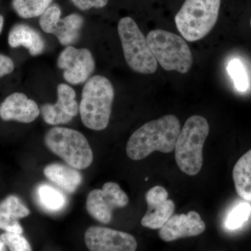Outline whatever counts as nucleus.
Segmentation results:
<instances>
[{"label": "nucleus", "mask_w": 251, "mask_h": 251, "mask_svg": "<svg viewBox=\"0 0 251 251\" xmlns=\"http://www.w3.org/2000/svg\"><path fill=\"white\" fill-rule=\"evenodd\" d=\"M14 63L8 56L0 54V78L9 75L14 70Z\"/></svg>", "instance_id": "29"}, {"label": "nucleus", "mask_w": 251, "mask_h": 251, "mask_svg": "<svg viewBox=\"0 0 251 251\" xmlns=\"http://www.w3.org/2000/svg\"><path fill=\"white\" fill-rule=\"evenodd\" d=\"M0 212L17 220L27 217L30 214L27 206L15 196H8L0 202Z\"/></svg>", "instance_id": "21"}, {"label": "nucleus", "mask_w": 251, "mask_h": 251, "mask_svg": "<svg viewBox=\"0 0 251 251\" xmlns=\"http://www.w3.org/2000/svg\"><path fill=\"white\" fill-rule=\"evenodd\" d=\"M147 41L157 62L164 70L182 74L189 72L193 55L181 36L163 29H154L149 33Z\"/></svg>", "instance_id": "6"}, {"label": "nucleus", "mask_w": 251, "mask_h": 251, "mask_svg": "<svg viewBox=\"0 0 251 251\" xmlns=\"http://www.w3.org/2000/svg\"><path fill=\"white\" fill-rule=\"evenodd\" d=\"M53 0H12L13 8L20 17L27 19L41 16Z\"/></svg>", "instance_id": "19"}, {"label": "nucleus", "mask_w": 251, "mask_h": 251, "mask_svg": "<svg viewBox=\"0 0 251 251\" xmlns=\"http://www.w3.org/2000/svg\"><path fill=\"white\" fill-rule=\"evenodd\" d=\"M1 239L10 251H32L29 243L21 234L5 232Z\"/></svg>", "instance_id": "26"}, {"label": "nucleus", "mask_w": 251, "mask_h": 251, "mask_svg": "<svg viewBox=\"0 0 251 251\" xmlns=\"http://www.w3.org/2000/svg\"><path fill=\"white\" fill-rule=\"evenodd\" d=\"M39 205L49 212H59L67 205V200L62 191L47 184H42L36 189Z\"/></svg>", "instance_id": "18"}, {"label": "nucleus", "mask_w": 251, "mask_h": 251, "mask_svg": "<svg viewBox=\"0 0 251 251\" xmlns=\"http://www.w3.org/2000/svg\"><path fill=\"white\" fill-rule=\"evenodd\" d=\"M180 130L179 120L173 115L147 122L130 135L126 145L127 156L140 161L155 151L171 153L175 150Z\"/></svg>", "instance_id": "1"}, {"label": "nucleus", "mask_w": 251, "mask_h": 251, "mask_svg": "<svg viewBox=\"0 0 251 251\" xmlns=\"http://www.w3.org/2000/svg\"><path fill=\"white\" fill-rule=\"evenodd\" d=\"M74 4L82 11L92 8H103L108 4V0H72Z\"/></svg>", "instance_id": "28"}, {"label": "nucleus", "mask_w": 251, "mask_h": 251, "mask_svg": "<svg viewBox=\"0 0 251 251\" xmlns=\"http://www.w3.org/2000/svg\"><path fill=\"white\" fill-rule=\"evenodd\" d=\"M84 24V18L77 14H72L60 18L54 26L52 34L55 36L63 46L75 44L80 37Z\"/></svg>", "instance_id": "17"}, {"label": "nucleus", "mask_w": 251, "mask_h": 251, "mask_svg": "<svg viewBox=\"0 0 251 251\" xmlns=\"http://www.w3.org/2000/svg\"><path fill=\"white\" fill-rule=\"evenodd\" d=\"M118 34L128 67L138 74H154L158 68L156 59L134 20L122 18L118 24Z\"/></svg>", "instance_id": "7"}, {"label": "nucleus", "mask_w": 251, "mask_h": 251, "mask_svg": "<svg viewBox=\"0 0 251 251\" xmlns=\"http://www.w3.org/2000/svg\"><path fill=\"white\" fill-rule=\"evenodd\" d=\"M228 72L233 79L234 85L238 90L244 92L249 87V81L247 73L245 72L242 63L238 59H234L229 63Z\"/></svg>", "instance_id": "24"}, {"label": "nucleus", "mask_w": 251, "mask_h": 251, "mask_svg": "<svg viewBox=\"0 0 251 251\" xmlns=\"http://www.w3.org/2000/svg\"><path fill=\"white\" fill-rule=\"evenodd\" d=\"M209 133V125L204 117L193 115L180 130L175 148V160L181 171L194 176L202 169V149Z\"/></svg>", "instance_id": "3"}, {"label": "nucleus", "mask_w": 251, "mask_h": 251, "mask_svg": "<svg viewBox=\"0 0 251 251\" xmlns=\"http://www.w3.org/2000/svg\"><path fill=\"white\" fill-rule=\"evenodd\" d=\"M251 214V205L242 202L234 206L226 220V226L229 229H236L242 227L247 222Z\"/></svg>", "instance_id": "23"}, {"label": "nucleus", "mask_w": 251, "mask_h": 251, "mask_svg": "<svg viewBox=\"0 0 251 251\" xmlns=\"http://www.w3.org/2000/svg\"><path fill=\"white\" fill-rule=\"evenodd\" d=\"M44 143L52 153L75 169L85 170L93 163V151L90 143L78 130L53 127L46 133Z\"/></svg>", "instance_id": "4"}, {"label": "nucleus", "mask_w": 251, "mask_h": 251, "mask_svg": "<svg viewBox=\"0 0 251 251\" xmlns=\"http://www.w3.org/2000/svg\"><path fill=\"white\" fill-rule=\"evenodd\" d=\"M0 229H4L6 232L22 234L23 229L18 220L0 212Z\"/></svg>", "instance_id": "27"}, {"label": "nucleus", "mask_w": 251, "mask_h": 251, "mask_svg": "<svg viewBox=\"0 0 251 251\" xmlns=\"http://www.w3.org/2000/svg\"><path fill=\"white\" fill-rule=\"evenodd\" d=\"M75 90L67 84H59L57 87V105L69 116H76L79 105L75 100Z\"/></svg>", "instance_id": "20"}, {"label": "nucleus", "mask_w": 251, "mask_h": 251, "mask_svg": "<svg viewBox=\"0 0 251 251\" xmlns=\"http://www.w3.org/2000/svg\"><path fill=\"white\" fill-rule=\"evenodd\" d=\"M84 239L90 251H135L138 247L131 234L101 226L89 227Z\"/></svg>", "instance_id": "10"}, {"label": "nucleus", "mask_w": 251, "mask_h": 251, "mask_svg": "<svg viewBox=\"0 0 251 251\" xmlns=\"http://www.w3.org/2000/svg\"><path fill=\"white\" fill-rule=\"evenodd\" d=\"M114 97L113 86L106 77H90L84 86L79 105L82 124L91 130L105 129L110 122Z\"/></svg>", "instance_id": "2"}, {"label": "nucleus", "mask_w": 251, "mask_h": 251, "mask_svg": "<svg viewBox=\"0 0 251 251\" xmlns=\"http://www.w3.org/2000/svg\"><path fill=\"white\" fill-rule=\"evenodd\" d=\"M128 196L115 182L104 184L101 189L92 190L87 196L86 209L93 219L103 224L111 222L113 211L128 204Z\"/></svg>", "instance_id": "8"}, {"label": "nucleus", "mask_w": 251, "mask_h": 251, "mask_svg": "<svg viewBox=\"0 0 251 251\" xmlns=\"http://www.w3.org/2000/svg\"><path fill=\"white\" fill-rule=\"evenodd\" d=\"M57 66L64 70L67 82L79 85L88 80L95 69V62L90 50L69 46L59 54Z\"/></svg>", "instance_id": "9"}, {"label": "nucleus", "mask_w": 251, "mask_h": 251, "mask_svg": "<svg viewBox=\"0 0 251 251\" xmlns=\"http://www.w3.org/2000/svg\"><path fill=\"white\" fill-rule=\"evenodd\" d=\"M61 9L57 5L49 6L41 16L39 25L42 30L47 34H52L54 26L60 19Z\"/></svg>", "instance_id": "25"}, {"label": "nucleus", "mask_w": 251, "mask_h": 251, "mask_svg": "<svg viewBox=\"0 0 251 251\" xmlns=\"http://www.w3.org/2000/svg\"><path fill=\"white\" fill-rule=\"evenodd\" d=\"M4 17L1 15H0V34H1V31H2L3 26H4Z\"/></svg>", "instance_id": "30"}, {"label": "nucleus", "mask_w": 251, "mask_h": 251, "mask_svg": "<svg viewBox=\"0 0 251 251\" xmlns=\"http://www.w3.org/2000/svg\"></svg>", "instance_id": "32"}, {"label": "nucleus", "mask_w": 251, "mask_h": 251, "mask_svg": "<svg viewBox=\"0 0 251 251\" xmlns=\"http://www.w3.org/2000/svg\"><path fill=\"white\" fill-rule=\"evenodd\" d=\"M4 245L5 244L2 242V241L0 242V251H4Z\"/></svg>", "instance_id": "31"}, {"label": "nucleus", "mask_w": 251, "mask_h": 251, "mask_svg": "<svg viewBox=\"0 0 251 251\" xmlns=\"http://www.w3.org/2000/svg\"><path fill=\"white\" fill-rule=\"evenodd\" d=\"M148 211L141 220L143 227L152 229L161 228L173 215L175 205L168 199V192L161 186L150 188L145 195Z\"/></svg>", "instance_id": "11"}, {"label": "nucleus", "mask_w": 251, "mask_h": 251, "mask_svg": "<svg viewBox=\"0 0 251 251\" xmlns=\"http://www.w3.org/2000/svg\"><path fill=\"white\" fill-rule=\"evenodd\" d=\"M39 114L37 103L21 92L11 94L0 103V117L4 121L14 120L31 123L36 120Z\"/></svg>", "instance_id": "13"}, {"label": "nucleus", "mask_w": 251, "mask_h": 251, "mask_svg": "<svg viewBox=\"0 0 251 251\" xmlns=\"http://www.w3.org/2000/svg\"><path fill=\"white\" fill-rule=\"evenodd\" d=\"M232 177L237 194L244 201L251 202V150L234 165Z\"/></svg>", "instance_id": "16"}, {"label": "nucleus", "mask_w": 251, "mask_h": 251, "mask_svg": "<svg viewBox=\"0 0 251 251\" xmlns=\"http://www.w3.org/2000/svg\"><path fill=\"white\" fill-rule=\"evenodd\" d=\"M41 112L44 121L50 125H65L74 119L63 111L57 103L44 104L41 106Z\"/></svg>", "instance_id": "22"}, {"label": "nucleus", "mask_w": 251, "mask_h": 251, "mask_svg": "<svg viewBox=\"0 0 251 251\" xmlns=\"http://www.w3.org/2000/svg\"><path fill=\"white\" fill-rule=\"evenodd\" d=\"M79 170L62 163H51L44 168L46 178L66 192H75L82 181Z\"/></svg>", "instance_id": "15"}, {"label": "nucleus", "mask_w": 251, "mask_h": 251, "mask_svg": "<svg viewBox=\"0 0 251 251\" xmlns=\"http://www.w3.org/2000/svg\"><path fill=\"white\" fill-rule=\"evenodd\" d=\"M205 223L198 212L191 211L187 214H175L159 229V237L166 242L182 238L196 237L204 232Z\"/></svg>", "instance_id": "12"}, {"label": "nucleus", "mask_w": 251, "mask_h": 251, "mask_svg": "<svg viewBox=\"0 0 251 251\" xmlns=\"http://www.w3.org/2000/svg\"><path fill=\"white\" fill-rule=\"evenodd\" d=\"M8 42L11 48L23 46L31 56L39 55L45 49V41L40 33L25 24H16L11 28Z\"/></svg>", "instance_id": "14"}, {"label": "nucleus", "mask_w": 251, "mask_h": 251, "mask_svg": "<svg viewBox=\"0 0 251 251\" xmlns=\"http://www.w3.org/2000/svg\"><path fill=\"white\" fill-rule=\"evenodd\" d=\"M221 0H186L175 16L181 35L190 42L207 35L217 22Z\"/></svg>", "instance_id": "5"}]
</instances>
